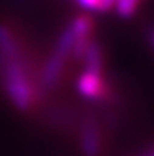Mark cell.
<instances>
[{
	"label": "cell",
	"mask_w": 154,
	"mask_h": 156,
	"mask_svg": "<svg viewBox=\"0 0 154 156\" xmlns=\"http://www.w3.org/2000/svg\"><path fill=\"white\" fill-rule=\"evenodd\" d=\"M0 68H2V73H3L6 93L13 101V104L17 109H21V111H27L33 103V90H32L29 77H27L21 62L19 60H14V62L3 60Z\"/></svg>",
	"instance_id": "obj_1"
},
{
	"label": "cell",
	"mask_w": 154,
	"mask_h": 156,
	"mask_svg": "<svg viewBox=\"0 0 154 156\" xmlns=\"http://www.w3.org/2000/svg\"><path fill=\"white\" fill-rule=\"evenodd\" d=\"M72 46H74V35H72L71 27L68 25L63 33L60 35L57 48L53 49L52 55L49 57L46 66L43 71V85L46 88H52L57 84V80L61 74L63 68H65L66 58L69 57V54L72 52Z\"/></svg>",
	"instance_id": "obj_2"
},
{
	"label": "cell",
	"mask_w": 154,
	"mask_h": 156,
	"mask_svg": "<svg viewBox=\"0 0 154 156\" xmlns=\"http://www.w3.org/2000/svg\"><path fill=\"white\" fill-rule=\"evenodd\" d=\"M77 90L88 99H104L107 96V84L102 74L84 71V74L77 79Z\"/></svg>",
	"instance_id": "obj_3"
},
{
	"label": "cell",
	"mask_w": 154,
	"mask_h": 156,
	"mask_svg": "<svg viewBox=\"0 0 154 156\" xmlns=\"http://www.w3.org/2000/svg\"><path fill=\"white\" fill-rule=\"evenodd\" d=\"M84 62H85V71L93 73V74H102L104 69V54L101 46L94 41H90L87 46V51L84 54Z\"/></svg>",
	"instance_id": "obj_4"
},
{
	"label": "cell",
	"mask_w": 154,
	"mask_h": 156,
	"mask_svg": "<svg viewBox=\"0 0 154 156\" xmlns=\"http://www.w3.org/2000/svg\"><path fill=\"white\" fill-rule=\"evenodd\" d=\"M0 57L5 62L19 60V48L14 35L5 25H0Z\"/></svg>",
	"instance_id": "obj_5"
},
{
	"label": "cell",
	"mask_w": 154,
	"mask_h": 156,
	"mask_svg": "<svg viewBox=\"0 0 154 156\" xmlns=\"http://www.w3.org/2000/svg\"><path fill=\"white\" fill-rule=\"evenodd\" d=\"M80 144H82V150L87 156H98L99 150H101V139H99L96 128L87 126L82 133Z\"/></svg>",
	"instance_id": "obj_6"
},
{
	"label": "cell",
	"mask_w": 154,
	"mask_h": 156,
	"mask_svg": "<svg viewBox=\"0 0 154 156\" xmlns=\"http://www.w3.org/2000/svg\"><path fill=\"white\" fill-rule=\"evenodd\" d=\"M142 0H116L115 2V8H116V13L123 17H131L135 10H137L139 3Z\"/></svg>",
	"instance_id": "obj_7"
},
{
	"label": "cell",
	"mask_w": 154,
	"mask_h": 156,
	"mask_svg": "<svg viewBox=\"0 0 154 156\" xmlns=\"http://www.w3.org/2000/svg\"><path fill=\"white\" fill-rule=\"evenodd\" d=\"M77 3L85 8V10H90V11H99V5H101V0H77Z\"/></svg>",
	"instance_id": "obj_8"
},
{
	"label": "cell",
	"mask_w": 154,
	"mask_h": 156,
	"mask_svg": "<svg viewBox=\"0 0 154 156\" xmlns=\"http://www.w3.org/2000/svg\"><path fill=\"white\" fill-rule=\"evenodd\" d=\"M145 156H154V151H151V153H148V154H145Z\"/></svg>",
	"instance_id": "obj_9"
}]
</instances>
